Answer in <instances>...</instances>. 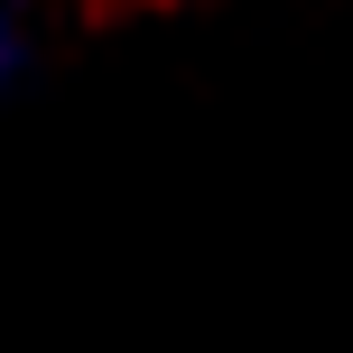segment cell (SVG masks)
I'll use <instances>...</instances> for the list:
<instances>
[{
	"instance_id": "cell-1",
	"label": "cell",
	"mask_w": 353,
	"mask_h": 353,
	"mask_svg": "<svg viewBox=\"0 0 353 353\" xmlns=\"http://www.w3.org/2000/svg\"><path fill=\"white\" fill-rule=\"evenodd\" d=\"M28 65H37V37H28V19H19L10 0H0V93H10Z\"/></svg>"
}]
</instances>
